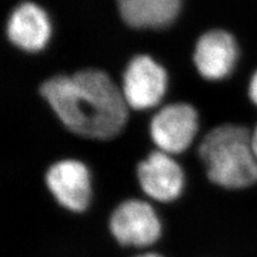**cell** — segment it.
<instances>
[{
  "label": "cell",
  "mask_w": 257,
  "mask_h": 257,
  "mask_svg": "<svg viewBox=\"0 0 257 257\" xmlns=\"http://www.w3.org/2000/svg\"><path fill=\"white\" fill-rule=\"evenodd\" d=\"M251 133L244 126L225 124L202 138L199 157L212 185L225 191H242L257 184V160Z\"/></svg>",
  "instance_id": "7a4b0ae2"
},
{
  "label": "cell",
  "mask_w": 257,
  "mask_h": 257,
  "mask_svg": "<svg viewBox=\"0 0 257 257\" xmlns=\"http://www.w3.org/2000/svg\"><path fill=\"white\" fill-rule=\"evenodd\" d=\"M41 94L64 126L81 137L112 140L126 124L123 92L101 70L54 76L41 86Z\"/></svg>",
  "instance_id": "6da1fadb"
},
{
  "label": "cell",
  "mask_w": 257,
  "mask_h": 257,
  "mask_svg": "<svg viewBox=\"0 0 257 257\" xmlns=\"http://www.w3.org/2000/svg\"><path fill=\"white\" fill-rule=\"evenodd\" d=\"M50 35L51 24L47 12L34 3H23L10 16L8 36L19 49L37 53L46 48Z\"/></svg>",
  "instance_id": "9c48e42d"
},
{
  "label": "cell",
  "mask_w": 257,
  "mask_h": 257,
  "mask_svg": "<svg viewBox=\"0 0 257 257\" xmlns=\"http://www.w3.org/2000/svg\"><path fill=\"white\" fill-rule=\"evenodd\" d=\"M238 56V44L230 32L212 30L199 38L194 50V63L202 78L216 81L232 73Z\"/></svg>",
  "instance_id": "ba28073f"
},
{
  "label": "cell",
  "mask_w": 257,
  "mask_h": 257,
  "mask_svg": "<svg viewBox=\"0 0 257 257\" xmlns=\"http://www.w3.org/2000/svg\"><path fill=\"white\" fill-rule=\"evenodd\" d=\"M198 112L189 104H172L157 112L150 124V135L159 150L169 155L188 149L198 133Z\"/></svg>",
  "instance_id": "8992f818"
},
{
  "label": "cell",
  "mask_w": 257,
  "mask_h": 257,
  "mask_svg": "<svg viewBox=\"0 0 257 257\" xmlns=\"http://www.w3.org/2000/svg\"><path fill=\"white\" fill-rule=\"evenodd\" d=\"M250 143H251V149L253 155H255L256 160H257V125L256 127L253 128V131L251 133V138H250Z\"/></svg>",
  "instance_id": "4fadbf2b"
},
{
  "label": "cell",
  "mask_w": 257,
  "mask_h": 257,
  "mask_svg": "<svg viewBox=\"0 0 257 257\" xmlns=\"http://www.w3.org/2000/svg\"><path fill=\"white\" fill-rule=\"evenodd\" d=\"M131 257H167V256L161 251H155V250H147V251L136 253V255H133Z\"/></svg>",
  "instance_id": "7c38bea8"
},
{
  "label": "cell",
  "mask_w": 257,
  "mask_h": 257,
  "mask_svg": "<svg viewBox=\"0 0 257 257\" xmlns=\"http://www.w3.org/2000/svg\"><path fill=\"white\" fill-rule=\"evenodd\" d=\"M136 176L143 194L157 204H174L184 195V169L172 155L165 152H153L141 161L137 165Z\"/></svg>",
  "instance_id": "5b68a950"
},
{
  "label": "cell",
  "mask_w": 257,
  "mask_h": 257,
  "mask_svg": "<svg viewBox=\"0 0 257 257\" xmlns=\"http://www.w3.org/2000/svg\"><path fill=\"white\" fill-rule=\"evenodd\" d=\"M44 184L53 201L62 211L82 216L91 210L94 200L92 174L82 161H57L46 172Z\"/></svg>",
  "instance_id": "277c9868"
},
{
  "label": "cell",
  "mask_w": 257,
  "mask_h": 257,
  "mask_svg": "<svg viewBox=\"0 0 257 257\" xmlns=\"http://www.w3.org/2000/svg\"><path fill=\"white\" fill-rule=\"evenodd\" d=\"M182 0H118L123 21L136 29H165L175 22Z\"/></svg>",
  "instance_id": "30bf717a"
},
{
  "label": "cell",
  "mask_w": 257,
  "mask_h": 257,
  "mask_svg": "<svg viewBox=\"0 0 257 257\" xmlns=\"http://www.w3.org/2000/svg\"><path fill=\"white\" fill-rule=\"evenodd\" d=\"M107 232L121 249L149 250L165 236L162 214L152 201L127 198L118 202L107 216Z\"/></svg>",
  "instance_id": "3957f363"
},
{
  "label": "cell",
  "mask_w": 257,
  "mask_h": 257,
  "mask_svg": "<svg viewBox=\"0 0 257 257\" xmlns=\"http://www.w3.org/2000/svg\"><path fill=\"white\" fill-rule=\"evenodd\" d=\"M249 96L253 105L257 106V70L253 73L249 82Z\"/></svg>",
  "instance_id": "8fae6325"
},
{
  "label": "cell",
  "mask_w": 257,
  "mask_h": 257,
  "mask_svg": "<svg viewBox=\"0 0 257 257\" xmlns=\"http://www.w3.org/2000/svg\"><path fill=\"white\" fill-rule=\"evenodd\" d=\"M167 73L150 56L134 57L123 78V95L128 107L147 110L162 100L167 89Z\"/></svg>",
  "instance_id": "52a82bcc"
}]
</instances>
